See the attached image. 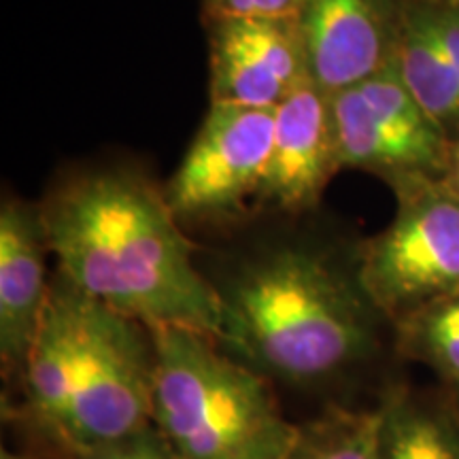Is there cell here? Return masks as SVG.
<instances>
[{
	"instance_id": "cell-1",
	"label": "cell",
	"mask_w": 459,
	"mask_h": 459,
	"mask_svg": "<svg viewBox=\"0 0 459 459\" xmlns=\"http://www.w3.org/2000/svg\"><path fill=\"white\" fill-rule=\"evenodd\" d=\"M41 217L56 274L90 300L147 328L223 341L220 291L162 189L128 166L79 170L51 187Z\"/></svg>"
},
{
	"instance_id": "cell-2",
	"label": "cell",
	"mask_w": 459,
	"mask_h": 459,
	"mask_svg": "<svg viewBox=\"0 0 459 459\" xmlns=\"http://www.w3.org/2000/svg\"><path fill=\"white\" fill-rule=\"evenodd\" d=\"M223 341L264 377L317 385L364 364L385 319L349 260L307 243L249 255L215 285Z\"/></svg>"
},
{
	"instance_id": "cell-3",
	"label": "cell",
	"mask_w": 459,
	"mask_h": 459,
	"mask_svg": "<svg viewBox=\"0 0 459 459\" xmlns=\"http://www.w3.org/2000/svg\"><path fill=\"white\" fill-rule=\"evenodd\" d=\"M156 349L152 423L181 459H283L298 426L268 377L203 332L149 328Z\"/></svg>"
},
{
	"instance_id": "cell-4",
	"label": "cell",
	"mask_w": 459,
	"mask_h": 459,
	"mask_svg": "<svg viewBox=\"0 0 459 459\" xmlns=\"http://www.w3.org/2000/svg\"><path fill=\"white\" fill-rule=\"evenodd\" d=\"M394 196V220L355 249L361 290L389 325L459 291V196L443 181Z\"/></svg>"
},
{
	"instance_id": "cell-5",
	"label": "cell",
	"mask_w": 459,
	"mask_h": 459,
	"mask_svg": "<svg viewBox=\"0 0 459 459\" xmlns=\"http://www.w3.org/2000/svg\"><path fill=\"white\" fill-rule=\"evenodd\" d=\"M77 300L82 358L71 411L57 440L66 453L94 449L152 426L156 377V349L147 325L79 291Z\"/></svg>"
},
{
	"instance_id": "cell-6",
	"label": "cell",
	"mask_w": 459,
	"mask_h": 459,
	"mask_svg": "<svg viewBox=\"0 0 459 459\" xmlns=\"http://www.w3.org/2000/svg\"><path fill=\"white\" fill-rule=\"evenodd\" d=\"M338 164L370 172L392 192L443 181L451 141L419 105L395 65L330 96Z\"/></svg>"
},
{
	"instance_id": "cell-7",
	"label": "cell",
	"mask_w": 459,
	"mask_h": 459,
	"mask_svg": "<svg viewBox=\"0 0 459 459\" xmlns=\"http://www.w3.org/2000/svg\"><path fill=\"white\" fill-rule=\"evenodd\" d=\"M274 111L211 102L164 196L181 223L230 221L257 200L271 160Z\"/></svg>"
},
{
	"instance_id": "cell-8",
	"label": "cell",
	"mask_w": 459,
	"mask_h": 459,
	"mask_svg": "<svg viewBox=\"0 0 459 459\" xmlns=\"http://www.w3.org/2000/svg\"><path fill=\"white\" fill-rule=\"evenodd\" d=\"M204 26L211 102L277 108L311 79L298 20L217 17Z\"/></svg>"
},
{
	"instance_id": "cell-9",
	"label": "cell",
	"mask_w": 459,
	"mask_h": 459,
	"mask_svg": "<svg viewBox=\"0 0 459 459\" xmlns=\"http://www.w3.org/2000/svg\"><path fill=\"white\" fill-rule=\"evenodd\" d=\"M402 0H308L298 15L308 77L334 96L395 62Z\"/></svg>"
},
{
	"instance_id": "cell-10",
	"label": "cell",
	"mask_w": 459,
	"mask_h": 459,
	"mask_svg": "<svg viewBox=\"0 0 459 459\" xmlns=\"http://www.w3.org/2000/svg\"><path fill=\"white\" fill-rule=\"evenodd\" d=\"M338 170L330 96L308 79L274 111L271 160L257 203L302 213L317 206Z\"/></svg>"
},
{
	"instance_id": "cell-11",
	"label": "cell",
	"mask_w": 459,
	"mask_h": 459,
	"mask_svg": "<svg viewBox=\"0 0 459 459\" xmlns=\"http://www.w3.org/2000/svg\"><path fill=\"white\" fill-rule=\"evenodd\" d=\"M41 206L4 198L0 206V359L9 377H20L51 294Z\"/></svg>"
},
{
	"instance_id": "cell-12",
	"label": "cell",
	"mask_w": 459,
	"mask_h": 459,
	"mask_svg": "<svg viewBox=\"0 0 459 459\" xmlns=\"http://www.w3.org/2000/svg\"><path fill=\"white\" fill-rule=\"evenodd\" d=\"M51 279L48 311L22 372V385L24 415L57 443L77 389L82 334L77 291L57 274Z\"/></svg>"
},
{
	"instance_id": "cell-13",
	"label": "cell",
	"mask_w": 459,
	"mask_h": 459,
	"mask_svg": "<svg viewBox=\"0 0 459 459\" xmlns=\"http://www.w3.org/2000/svg\"><path fill=\"white\" fill-rule=\"evenodd\" d=\"M385 411L383 459H459V417L398 389L381 402Z\"/></svg>"
},
{
	"instance_id": "cell-14",
	"label": "cell",
	"mask_w": 459,
	"mask_h": 459,
	"mask_svg": "<svg viewBox=\"0 0 459 459\" xmlns=\"http://www.w3.org/2000/svg\"><path fill=\"white\" fill-rule=\"evenodd\" d=\"M385 411L328 409L298 426L283 459H383Z\"/></svg>"
},
{
	"instance_id": "cell-15",
	"label": "cell",
	"mask_w": 459,
	"mask_h": 459,
	"mask_svg": "<svg viewBox=\"0 0 459 459\" xmlns=\"http://www.w3.org/2000/svg\"><path fill=\"white\" fill-rule=\"evenodd\" d=\"M398 351L432 368L449 385L459 383V291L394 325Z\"/></svg>"
},
{
	"instance_id": "cell-16",
	"label": "cell",
	"mask_w": 459,
	"mask_h": 459,
	"mask_svg": "<svg viewBox=\"0 0 459 459\" xmlns=\"http://www.w3.org/2000/svg\"><path fill=\"white\" fill-rule=\"evenodd\" d=\"M68 459H181L160 434V429L147 426L139 432L124 436L113 443L94 446V449L68 453Z\"/></svg>"
},
{
	"instance_id": "cell-17",
	"label": "cell",
	"mask_w": 459,
	"mask_h": 459,
	"mask_svg": "<svg viewBox=\"0 0 459 459\" xmlns=\"http://www.w3.org/2000/svg\"><path fill=\"white\" fill-rule=\"evenodd\" d=\"M308 0H200L204 20L217 17H264L298 20Z\"/></svg>"
},
{
	"instance_id": "cell-18",
	"label": "cell",
	"mask_w": 459,
	"mask_h": 459,
	"mask_svg": "<svg viewBox=\"0 0 459 459\" xmlns=\"http://www.w3.org/2000/svg\"><path fill=\"white\" fill-rule=\"evenodd\" d=\"M443 183L451 189L455 196H459V139L451 143V153H449V166H446V175Z\"/></svg>"
},
{
	"instance_id": "cell-19",
	"label": "cell",
	"mask_w": 459,
	"mask_h": 459,
	"mask_svg": "<svg viewBox=\"0 0 459 459\" xmlns=\"http://www.w3.org/2000/svg\"><path fill=\"white\" fill-rule=\"evenodd\" d=\"M0 459H41V457L30 455V453H20V451L3 449V453H0Z\"/></svg>"
},
{
	"instance_id": "cell-20",
	"label": "cell",
	"mask_w": 459,
	"mask_h": 459,
	"mask_svg": "<svg viewBox=\"0 0 459 459\" xmlns=\"http://www.w3.org/2000/svg\"><path fill=\"white\" fill-rule=\"evenodd\" d=\"M453 389V411H455V415L459 417V383L457 385H451Z\"/></svg>"
}]
</instances>
